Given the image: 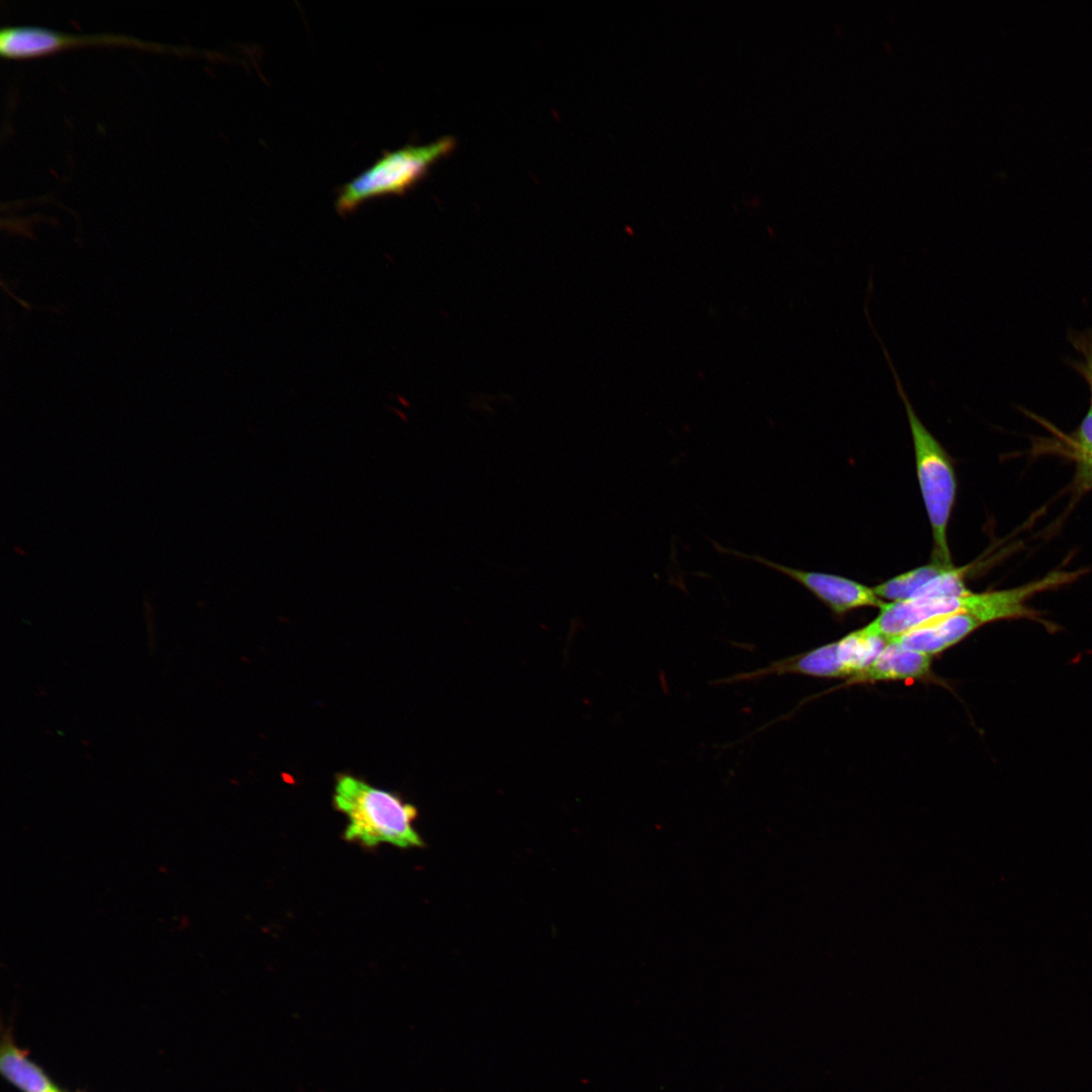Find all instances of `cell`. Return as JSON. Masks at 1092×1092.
I'll use <instances>...</instances> for the list:
<instances>
[{
    "label": "cell",
    "mask_w": 1092,
    "mask_h": 1092,
    "mask_svg": "<svg viewBox=\"0 0 1092 1092\" xmlns=\"http://www.w3.org/2000/svg\"><path fill=\"white\" fill-rule=\"evenodd\" d=\"M334 804L348 819L344 836L365 846L381 843L420 847L424 840L414 823L417 808L394 793L370 786L352 776L338 779Z\"/></svg>",
    "instance_id": "cell-1"
},
{
    "label": "cell",
    "mask_w": 1092,
    "mask_h": 1092,
    "mask_svg": "<svg viewBox=\"0 0 1092 1092\" xmlns=\"http://www.w3.org/2000/svg\"><path fill=\"white\" fill-rule=\"evenodd\" d=\"M884 352L893 374L896 389L902 399L909 423L917 479L931 527L933 560L953 565L947 541V529L957 496V476L953 462L918 418L884 343L874 327L871 328Z\"/></svg>",
    "instance_id": "cell-2"
},
{
    "label": "cell",
    "mask_w": 1092,
    "mask_h": 1092,
    "mask_svg": "<svg viewBox=\"0 0 1092 1092\" xmlns=\"http://www.w3.org/2000/svg\"><path fill=\"white\" fill-rule=\"evenodd\" d=\"M454 148L455 140L443 136L430 144L383 153L369 168L340 187L336 209L345 214L370 199L405 193Z\"/></svg>",
    "instance_id": "cell-3"
},
{
    "label": "cell",
    "mask_w": 1092,
    "mask_h": 1092,
    "mask_svg": "<svg viewBox=\"0 0 1092 1092\" xmlns=\"http://www.w3.org/2000/svg\"><path fill=\"white\" fill-rule=\"evenodd\" d=\"M91 44L134 46L146 50L179 54L189 52L184 47L146 41L119 33L75 34L33 25H9L0 30V53L8 59L35 58L73 47Z\"/></svg>",
    "instance_id": "cell-4"
},
{
    "label": "cell",
    "mask_w": 1092,
    "mask_h": 1092,
    "mask_svg": "<svg viewBox=\"0 0 1092 1092\" xmlns=\"http://www.w3.org/2000/svg\"><path fill=\"white\" fill-rule=\"evenodd\" d=\"M712 544L720 553L760 563L792 578L812 593L835 615H844L847 612L867 607L881 609L887 603L877 596L873 587L853 579L826 572L792 568L760 555L742 553L724 547L715 541Z\"/></svg>",
    "instance_id": "cell-5"
},
{
    "label": "cell",
    "mask_w": 1092,
    "mask_h": 1092,
    "mask_svg": "<svg viewBox=\"0 0 1092 1092\" xmlns=\"http://www.w3.org/2000/svg\"><path fill=\"white\" fill-rule=\"evenodd\" d=\"M931 656L890 642L867 668L850 676L841 687L888 680L928 678Z\"/></svg>",
    "instance_id": "cell-6"
},
{
    "label": "cell",
    "mask_w": 1092,
    "mask_h": 1092,
    "mask_svg": "<svg viewBox=\"0 0 1092 1092\" xmlns=\"http://www.w3.org/2000/svg\"><path fill=\"white\" fill-rule=\"evenodd\" d=\"M0 1071L22 1092H62L8 1035L2 1039Z\"/></svg>",
    "instance_id": "cell-7"
},
{
    "label": "cell",
    "mask_w": 1092,
    "mask_h": 1092,
    "mask_svg": "<svg viewBox=\"0 0 1092 1092\" xmlns=\"http://www.w3.org/2000/svg\"><path fill=\"white\" fill-rule=\"evenodd\" d=\"M889 643L886 637L868 626L837 641L839 657L850 676L870 666Z\"/></svg>",
    "instance_id": "cell-8"
},
{
    "label": "cell",
    "mask_w": 1092,
    "mask_h": 1092,
    "mask_svg": "<svg viewBox=\"0 0 1092 1092\" xmlns=\"http://www.w3.org/2000/svg\"><path fill=\"white\" fill-rule=\"evenodd\" d=\"M952 566L932 559L928 564L898 574L873 588L883 601L894 603L910 600L924 584Z\"/></svg>",
    "instance_id": "cell-9"
},
{
    "label": "cell",
    "mask_w": 1092,
    "mask_h": 1092,
    "mask_svg": "<svg viewBox=\"0 0 1092 1092\" xmlns=\"http://www.w3.org/2000/svg\"><path fill=\"white\" fill-rule=\"evenodd\" d=\"M966 567L948 568L924 584L912 599L961 597L971 593L965 582Z\"/></svg>",
    "instance_id": "cell-10"
},
{
    "label": "cell",
    "mask_w": 1092,
    "mask_h": 1092,
    "mask_svg": "<svg viewBox=\"0 0 1092 1092\" xmlns=\"http://www.w3.org/2000/svg\"><path fill=\"white\" fill-rule=\"evenodd\" d=\"M1075 445L1081 472L1092 481V403L1076 432Z\"/></svg>",
    "instance_id": "cell-11"
},
{
    "label": "cell",
    "mask_w": 1092,
    "mask_h": 1092,
    "mask_svg": "<svg viewBox=\"0 0 1092 1092\" xmlns=\"http://www.w3.org/2000/svg\"><path fill=\"white\" fill-rule=\"evenodd\" d=\"M1075 349L1083 356L1075 363V369L1087 382L1092 403V333L1075 335L1071 339Z\"/></svg>",
    "instance_id": "cell-12"
}]
</instances>
